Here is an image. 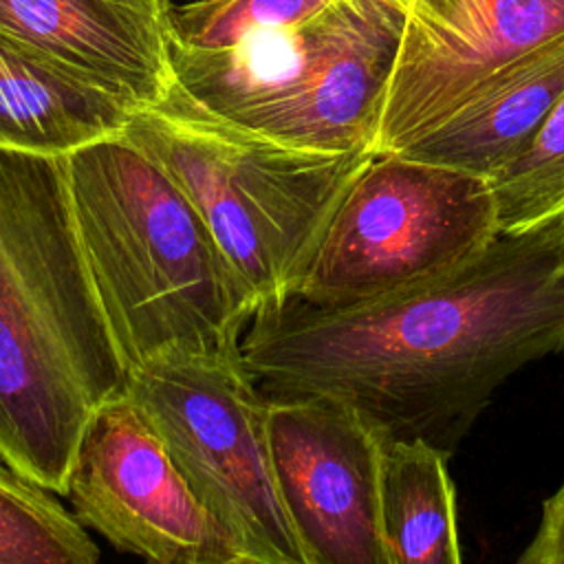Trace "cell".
<instances>
[{
	"instance_id": "1",
	"label": "cell",
	"mask_w": 564,
	"mask_h": 564,
	"mask_svg": "<svg viewBox=\"0 0 564 564\" xmlns=\"http://www.w3.org/2000/svg\"><path fill=\"white\" fill-rule=\"evenodd\" d=\"M564 352V214L496 238L463 264L394 293L256 313L240 355L267 394H326L383 438L452 456L522 366Z\"/></svg>"
},
{
	"instance_id": "2",
	"label": "cell",
	"mask_w": 564,
	"mask_h": 564,
	"mask_svg": "<svg viewBox=\"0 0 564 564\" xmlns=\"http://www.w3.org/2000/svg\"><path fill=\"white\" fill-rule=\"evenodd\" d=\"M126 386L64 156L0 148V456L64 496L90 416Z\"/></svg>"
},
{
	"instance_id": "3",
	"label": "cell",
	"mask_w": 564,
	"mask_h": 564,
	"mask_svg": "<svg viewBox=\"0 0 564 564\" xmlns=\"http://www.w3.org/2000/svg\"><path fill=\"white\" fill-rule=\"evenodd\" d=\"M79 242L128 370L240 350L258 302L185 192L123 134L64 156Z\"/></svg>"
},
{
	"instance_id": "4",
	"label": "cell",
	"mask_w": 564,
	"mask_h": 564,
	"mask_svg": "<svg viewBox=\"0 0 564 564\" xmlns=\"http://www.w3.org/2000/svg\"><path fill=\"white\" fill-rule=\"evenodd\" d=\"M121 134L185 192L258 311L297 293L333 212L375 154L284 145L207 112L176 84Z\"/></svg>"
},
{
	"instance_id": "5",
	"label": "cell",
	"mask_w": 564,
	"mask_h": 564,
	"mask_svg": "<svg viewBox=\"0 0 564 564\" xmlns=\"http://www.w3.org/2000/svg\"><path fill=\"white\" fill-rule=\"evenodd\" d=\"M405 0H333L225 48H172L174 84L207 112L284 145L372 152Z\"/></svg>"
},
{
	"instance_id": "6",
	"label": "cell",
	"mask_w": 564,
	"mask_h": 564,
	"mask_svg": "<svg viewBox=\"0 0 564 564\" xmlns=\"http://www.w3.org/2000/svg\"><path fill=\"white\" fill-rule=\"evenodd\" d=\"M126 392L242 564H311L275 474L269 394L240 350L150 359Z\"/></svg>"
},
{
	"instance_id": "7",
	"label": "cell",
	"mask_w": 564,
	"mask_h": 564,
	"mask_svg": "<svg viewBox=\"0 0 564 564\" xmlns=\"http://www.w3.org/2000/svg\"><path fill=\"white\" fill-rule=\"evenodd\" d=\"M485 176L401 152L372 154L333 212L295 295L359 302L436 278L496 238Z\"/></svg>"
},
{
	"instance_id": "8",
	"label": "cell",
	"mask_w": 564,
	"mask_h": 564,
	"mask_svg": "<svg viewBox=\"0 0 564 564\" xmlns=\"http://www.w3.org/2000/svg\"><path fill=\"white\" fill-rule=\"evenodd\" d=\"M64 498L121 553L159 564H242L126 390L90 416Z\"/></svg>"
},
{
	"instance_id": "9",
	"label": "cell",
	"mask_w": 564,
	"mask_h": 564,
	"mask_svg": "<svg viewBox=\"0 0 564 564\" xmlns=\"http://www.w3.org/2000/svg\"><path fill=\"white\" fill-rule=\"evenodd\" d=\"M273 463L311 564H388L381 538L383 436L326 394H269Z\"/></svg>"
},
{
	"instance_id": "10",
	"label": "cell",
	"mask_w": 564,
	"mask_h": 564,
	"mask_svg": "<svg viewBox=\"0 0 564 564\" xmlns=\"http://www.w3.org/2000/svg\"><path fill=\"white\" fill-rule=\"evenodd\" d=\"M564 31V0H405L372 152L438 126L487 75Z\"/></svg>"
},
{
	"instance_id": "11",
	"label": "cell",
	"mask_w": 564,
	"mask_h": 564,
	"mask_svg": "<svg viewBox=\"0 0 564 564\" xmlns=\"http://www.w3.org/2000/svg\"><path fill=\"white\" fill-rule=\"evenodd\" d=\"M170 15V0H0L2 31L139 108L174 86Z\"/></svg>"
},
{
	"instance_id": "12",
	"label": "cell",
	"mask_w": 564,
	"mask_h": 564,
	"mask_svg": "<svg viewBox=\"0 0 564 564\" xmlns=\"http://www.w3.org/2000/svg\"><path fill=\"white\" fill-rule=\"evenodd\" d=\"M564 95V31L487 75L405 156L489 178L518 156Z\"/></svg>"
},
{
	"instance_id": "13",
	"label": "cell",
	"mask_w": 564,
	"mask_h": 564,
	"mask_svg": "<svg viewBox=\"0 0 564 564\" xmlns=\"http://www.w3.org/2000/svg\"><path fill=\"white\" fill-rule=\"evenodd\" d=\"M132 101L0 29V148L68 156L117 137Z\"/></svg>"
},
{
	"instance_id": "14",
	"label": "cell",
	"mask_w": 564,
	"mask_h": 564,
	"mask_svg": "<svg viewBox=\"0 0 564 564\" xmlns=\"http://www.w3.org/2000/svg\"><path fill=\"white\" fill-rule=\"evenodd\" d=\"M447 458L423 438L383 441L379 505L388 564L463 562Z\"/></svg>"
},
{
	"instance_id": "15",
	"label": "cell",
	"mask_w": 564,
	"mask_h": 564,
	"mask_svg": "<svg viewBox=\"0 0 564 564\" xmlns=\"http://www.w3.org/2000/svg\"><path fill=\"white\" fill-rule=\"evenodd\" d=\"M99 555L57 494L0 456V564H93Z\"/></svg>"
},
{
	"instance_id": "16",
	"label": "cell",
	"mask_w": 564,
	"mask_h": 564,
	"mask_svg": "<svg viewBox=\"0 0 564 564\" xmlns=\"http://www.w3.org/2000/svg\"><path fill=\"white\" fill-rule=\"evenodd\" d=\"M487 181L498 234L529 229L564 214V95L531 143Z\"/></svg>"
},
{
	"instance_id": "17",
	"label": "cell",
	"mask_w": 564,
	"mask_h": 564,
	"mask_svg": "<svg viewBox=\"0 0 564 564\" xmlns=\"http://www.w3.org/2000/svg\"><path fill=\"white\" fill-rule=\"evenodd\" d=\"M333 0H194L172 7V48H225L251 33L297 24Z\"/></svg>"
},
{
	"instance_id": "18",
	"label": "cell",
	"mask_w": 564,
	"mask_h": 564,
	"mask_svg": "<svg viewBox=\"0 0 564 564\" xmlns=\"http://www.w3.org/2000/svg\"><path fill=\"white\" fill-rule=\"evenodd\" d=\"M520 564H564V482L544 500L535 535L518 557Z\"/></svg>"
}]
</instances>
